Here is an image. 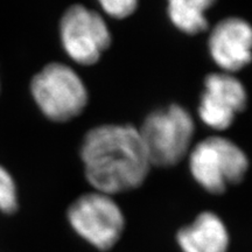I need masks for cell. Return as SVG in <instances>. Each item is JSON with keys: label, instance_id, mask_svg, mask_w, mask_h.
<instances>
[{"label": "cell", "instance_id": "obj_6", "mask_svg": "<svg viewBox=\"0 0 252 252\" xmlns=\"http://www.w3.org/2000/svg\"><path fill=\"white\" fill-rule=\"evenodd\" d=\"M64 52L81 65H93L111 45V33L98 12L76 4L65 9L60 21Z\"/></svg>", "mask_w": 252, "mask_h": 252}, {"label": "cell", "instance_id": "obj_8", "mask_svg": "<svg viewBox=\"0 0 252 252\" xmlns=\"http://www.w3.org/2000/svg\"><path fill=\"white\" fill-rule=\"evenodd\" d=\"M208 49L223 72L242 70L252 62V25L243 18L223 19L210 32Z\"/></svg>", "mask_w": 252, "mask_h": 252}, {"label": "cell", "instance_id": "obj_2", "mask_svg": "<svg viewBox=\"0 0 252 252\" xmlns=\"http://www.w3.org/2000/svg\"><path fill=\"white\" fill-rule=\"evenodd\" d=\"M138 130L151 165L171 167L189 154L195 124L188 110L171 104L151 112Z\"/></svg>", "mask_w": 252, "mask_h": 252}, {"label": "cell", "instance_id": "obj_11", "mask_svg": "<svg viewBox=\"0 0 252 252\" xmlns=\"http://www.w3.org/2000/svg\"><path fill=\"white\" fill-rule=\"evenodd\" d=\"M17 188L9 173L0 166V210L13 214L18 209Z\"/></svg>", "mask_w": 252, "mask_h": 252}, {"label": "cell", "instance_id": "obj_7", "mask_svg": "<svg viewBox=\"0 0 252 252\" xmlns=\"http://www.w3.org/2000/svg\"><path fill=\"white\" fill-rule=\"evenodd\" d=\"M248 105L244 84L228 72H212L204 78L198 104V116L207 126L224 131Z\"/></svg>", "mask_w": 252, "mask_h": 252}, {"label": "cell", "instance_id": "obj_1", "mask_svg": "<svg viewBox=\"0 0 252 252\" xmlns=\"http://www.w3.org/2000/svg\"><path fill=\"white\" fill-rule=\"evenodd\" d=\"M81 160L94 190L111 196L140 187L152 166L139 130L121 124L91 128L82 141Z\"/></svg>", "mask_w": 252, "mask_h": 252}, {"label": "cell", "instance_id": "obj_12", "mask_svg": "<svg viewBox=\"0 0 252 252\" xmlns=\"http://www.w3.org/2000/svg\"><path fill=\"white\" fill-rule=\"evenodd\" d=\"M104 12L115 19H125L135 12L139 0H97Z\"/></svg>", "mask_w": 252, "mask_h": 252}, {"label": "cell", "instance_id": "obj_3", "mask_svg": "<svg viewBox=\"0 0 252 252\" xmlns=\"http://www.w3.org/2000/svg\"><path fill=\"white\" fill-rule=\"evenodd\" d=\"M189 171L208 193L223 194L230 186L244 180L249 158L242 147L219 135L201 140L189 151Z\"/></svg>", "mask_w": 252, "mask_h": 252}, {"label": "cell", "instance_id": "obj_5", "mask_svg": "<svg viewBox=\"0 0 252 252\" xmlns=\"http://www.w3.org/2000/svg\"><path fill=\"white\" fill-rule=\"evenodd\" d=\"M67 217L71 228L100 251L115 247L122 237L125 219L111 195L90 191L70 204Z\"/></svg>", "mask_w": 252, "mask_h": 252}, {"label": "cell", "instance_id": "obj_4", "mask_svg": "<svg viewBox=\"0 0 252 252\" xmlns=\"http://www.w3.org/2000/svg\"><path fill=\"white\" fill-rule=\"evenodd\" d=\"M31 91L36 105L50 121L64 123L80 116L89 94L74 69L63 63L47 64L33 77Z\"/></svg>", "mask_w": 252, "mask_h": 252}, {"label": "cell", "instance_id": "obj_10", "mask_svg": "<svg viewBox=\"0 0 252 252\" xmlns=\"http://www.w3.org/2000/svg\"><path fill=\"white\" fill-rule=\"evenodd\" d=\"M216 0H167V12L172 24L188 35L200 34L208 28L207 12Z\"/></svg>", "mask_w": 252, "mask_h": 252}, {"label": "cell", "instance_id": "obj_9", "mask_svg": "<svg viewBox=\"0 0 252 252\" xmlns=\"http://www.w3.org/2000/svg\"><path fill=\"white\" fill-rule=\"evenodd\" d=\"M182 252H226L229 232L223 220L212 212H203L176 235Z\"/></svg>", "mask_w": 252, "mask_h": 252}]
</instances>
